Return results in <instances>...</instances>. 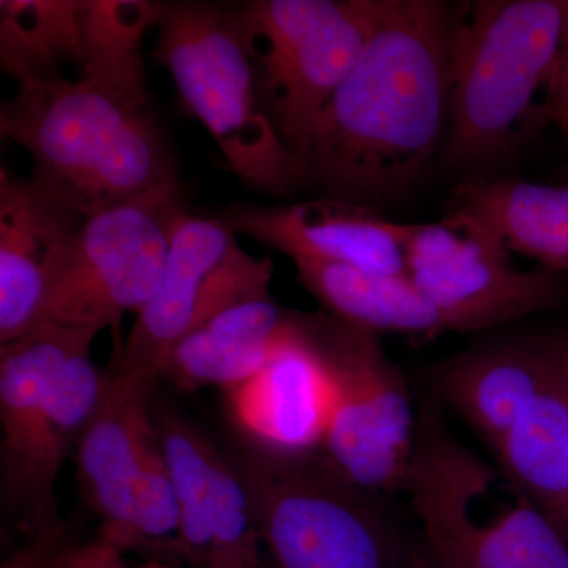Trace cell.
I'll list each match as a JSON object with an SVG mask.
<instances>
[{"label":"cell","instance_id":"obj_10","mask_svg":"<svg viewBox=\"0 0 568 568\" xmlns=\"http://www.w3.org/2000/svg\"><path fill=\"white\" fill-rule=\"evenodd\" d=\"M185 212L178 179L85 219L52 264L41 324L102 332L138 315L162 283Z\"/></svg>","mask_w":568,"mask_h":568},{"label":"cell","instance_id":"obj_11","mask_svg":"<svg viewBox=\"0 0 568 568\" xmlns=\"http://www.w3.org/2000/svg\"><path fill=\"white\" fill-rule=\"evenodd\" d=\"M272 276L271 257L245 252L223 219L183 213L162 283L119 353L108 398L149 399L175 346L227 306L271 293Z\"/></svg>","mask_w":568,"mask_h":568},{"label":"cell","instance_id":"obj_17","mask_svg":"<svg viewBox=\"0 0 568 568\" xmlns=\"http://www.w3.org/2000/svg\"><path fill=\"white\" fill-rule=\"evenodd\" d=\"M148 403L104 395L77 448L82 495L102 519L100 538L122 552L132 548L134 493L149 450L160 440Z\"/></svg>","mask_w":568,"mask_h":568},{"label":"cell","instance_id":"obj_28","mask_svg":"<svg viewBox=\"0 0 568 568\" xmlns=\"http://www.w3.org/2000/svg\"><path fill=\"white\" fill-rule=\"evenodd\" d=\"M406 568H444L439 560L433 556V552L426 548L424 540L414 541L410 549L409 559H407Z\"/></svg>","mask_w":568,"mask_h":568},{"label":"cell","instance_id":"obj_22","mask_svg":"<svg viewBox=\"0 0 568 568\" xmlns=\"http://www.w3.org/2000/svg\"><path fill=\"white\" fill-rule=\"evenodd\" d=\"M88 0H2L0 69L17 84L78 78L89 65Z\"/></svg>","mask_w":568,"mask_h":568},{"label":"cell","instance_id":"obj_14","mask_svg":"<svg viewBox=\"0 0 568 568\" xmlns=\"http://www.w3.org/2000/svg\"><path fill=\"white\" fill-rule=\"evenodd\" d=\"M227 395L234 424L254 446L284 454L323 447L332 413L331 379L291 310L267 364Z\"/></svg>","mask_w":568,"mask_h":568},{"label":"cell","instance_id":"obj_15","mask_svg":"<svg viewBox=\"0 0 568 568\" xmlns=\"http://www.w3.org/2000/svg\"><path fill=\"white\" fill-rule=\"evenodd\" d=\"M84 216L31 178L0 170V346L41 324L52 264Z\"/></svg>","mask_w":568,"mask_h":568},{"label":"cell","instance_id":"obj_5","mask_svg":"<svg viewBox=\"0 0 568 568\" xmlns=\"http://www.w3.org/2000/svg\"><path fill=\"white\" fill-rule=\"evenodd\" d=\"M156 63L173 78L182 108L212 134L235 178L254 192L287 197L312 185L261 104L241 6L162 2Z\"/></svg>","mask_w":568,"mask_h":568},{"label":"cell","instance_id":"obj_24","mask_svg":"<svg viewBox=\"0 0 568 568\" xmlns=\"http://www.w3.org/2000/svg\"><path fill=\"white\" fill-rule=\"evenodd\" d=\"M209 568H261V536L252 500L233 459L220 454L211 499Z\"/></svg>","mask_w":568,"mask_h":568},{"label":"cell","instance_id":"obj_29","mask_svg":"<svg viewBox=\"0 0 568 568\" xmlns=\"http://www.w3.org/2000/svg\"><path fill=\"white\" fill-rule=\"evenodd\" d=\"M558 362L564 387L568 394V328L558 331Z\"/></svg>","mask_w":568,"mask_h":568},{"label":"cell","instance_id":"obj_13","mask_svg":"<svg viewBox=\"0 0 568 568\" xmlns=\"http://www.w3.org/2000/svg\"><path fill=\"white\" fill-rule=\"evenodd\" d=\"M235 234L293 260L347 265L379 275H406L409 223L376 207L323 196L298 203H237L223 215Z\"/></svg>","mask_w":568,"mask_h":568},{"label":"cell","instance_id":"obj_26","mask_svg":"<svg viewBox=\"0 0 568 568\" xmlns=\"http://www.w3.org/2000/svg\"><path fill=\"white\" fill-rule=\"evenodd\" d=\"M51 568H133L121 549L99 538L82 545H67Z\"/></svg>","mask_w":568,"mask_h":568},{"label":"cell","instance_id":"obj_16","mask_svg":"<svg viewBox=\"0 0 568 568\" xmlns=\"http://www.w3.org/2000/svg\"><path fill=\"white\" fill-rule=\"evenodd\" d=\"M549 372V332L496 339L452 355L429 379L437 398L493 452L537 402Z\"/></svg>","mask_w":568,"mask_h":568},{"label":"cell","instance_id":"obj_3","mask_svg":"<svg viewBox=\"0 0 568 568\" xmlns=\"http://www.w3.org/2000/svg\"><path fill=\"white\" fill-rule=\"evenodd\" d=\"M566 0H477L452 7L450 115L439 159L470 171L514 156L547 125Z\"/></svg>","mask_w":568,"mask_h":568},{"label":"cell","instance_id":"obj_19","mask_svg":"<svg viewBox=\"0 0 568 568\" xmlns=\"http://www.w3.org/2000/svg\"><path fill=\"white\" fill-rule=\"evenodd\" d=\"M286 313L271 293L227 306L175 346L163 376L182 390L241 386L267 364Z\"/></svg>","mask_w":568,"mask_h":568},{"label":"cell","instance_id":"obj_6","mask_svg":"<svg viewBox=\"0 0 568 568\" xmlns=\"http://www.w3.org/2000/svg\"><path fill=\"white\" fill-rule=\"evenodd\" d=\"M403 493L444 568H568L566 538L499 466L452 436L435 409L418 416Z\"/></svg>","mask_w":568,"mask_h":568},{"label":"cell","instance_id":"obj_23","mask_svg":"<svg viewBox=\"0 0 568 568\" xmlns=\"http://www.w3.org/2000/svg\"><path fill=\"white\" fill-rule=\"evenodd\" d=\"M179 506V549L207 558L212 545L211 499L220 452L194 426L164 413L156 422Z\"/></svg>","mask_w":568,"mask_h":568},{"label":"cell","instance_id":"obj_12","mask_svg":"<svg viewBox=\"0 0 568 568\" xmlns=\"http://www.w3.org/2000/svg\"><path fill=\"white\" fill-rule=\"evenodd\" d=\"M406 275L450 332H477L566 304V274L523 268L495 239L457 216L409 224Z\"/></svg>","mask_w":568,"mask_h":568},{"label":"cell","instance_id":"obj_1","mask_svg":"<svg viewBox=\"0 0 568 568\" xmlns=\"http://www.w3.org/2000/svg\"><path fill=\"white\" fill-rule=\"evenodd\" d=\"M452 6L379 0L365 50L317 118L305 164L324 196L398 200L443 152Z\"/></svg>","mask_w":568,"mask_h":568},{"label":"cell","instance_id":"obj_25","mask_svg":"<svg viewBox=\"0 0 568 568\" xmlns=\"http://www.w3.org/2000/svg\"><path fill=\"white\" fill-rule=\"evenodd\" d=\"M67 536L69 529L65 526L52 532L28 537L22 547L2 564V568H51L63 548L69 545Z\"/></svg>","mask_w":568,"mask_h":568},{"label":"cell","instance_id":"obj_4","mask_svg":"<svg viewBox=\"0 0 568 568\" xmlns=\"http://www.w3.org/2000/svg\"><path fill=\"white\" fill-rule=\"evenodd\" d=\"M99 334L47 323L0 346V506L26 538L65 528L59 477L110 384L92 362Z\"/></svg>","mask_w":568,"mask_h":568},{"label":"cell","instance_id":"obj_18","mask_svg":"<svg viewBox=\"0 0 568 568\" xmlns=\"http://www.w3.org/2000/svg\"><path fill=\"white\" fill-rule=\"evenodd\" d=\"M447 215L473 224L510 254L568 274V185L473 178L455 186Z\"/></svg>","mask_w":568,"mask_h":568},{"label":"cell","instance_id":"obj_30","mask_svg":"<svg viewBox=\"0 0 568 568\" xmlns=\"http://www.w3.org/2000/svg\"><path fill=\"white\" fill-rule=\"evenodd\" d=\"M133 568H173L171 566H166V564L159 562V560H149V562L142 564V566L133 567Z\"/></svg>","mask_w":568,"mask_h":568},{"label":"cell","instance_id":"obj_9","mask_svg":"<svg viewBox=\"0 0 568 568\" xmlns=\"http://www.w3.org/2000/svg\"><path fill=\"white\" fill-rule=\"evenodd\" d=\"M332 387V413L321 452L358 487L403 493L416 450L418 417L398 366L375 332L331 313L294 312Z\"/></svg>","mask_w":568,"mask_h":568},{"label":"cell","instance_id":"obj_2","mask_svg":"<svg viewBox=\"0 0 568 568\" xmlns=\"http://www.w3.org/2000/svg\"><path fill=\"white\" fill-rule=\"evenodd\" d=\"M0 134L29 153L31 181L84 219L179 179L148 97L92 78L18 84Z\"/></svg>","mask_w":568,"mask_h":568},{"label":"cell","instance_id":"obj_21","mask_svg":"<svg viewBox=\"0 0 568 568\" xmlns=\"http://www.w3.org/2000/svg\"><path fill=\"white\" fill-rule=\"evenodd\" d=\"M298 282L331 313L355 327L420 338L447 334L448 325L407 275H379L347 265L293 260Z\"/></svg>","mask_w":568,"mask_h":568},{"label":"cell","instance_id":"obj_8","mask_svg":"<svg viewBox=\"0 0 568 568\" xmlns=\"http://www.w3.org/2000/svg\"><path fill=\"white\" fill-rule=\"evenodd\" d=\"M379 0H252L241 6L265 114L305 163L325 104L372 36Z\"/></svg>","mask_w":568,"mask_h":568},{"label":"cell","instance_id":"obj_7","mask_svg":"<svg viewBox=\"0 0 568 568\" xmlns=\"http://www.w3.org/2000/svg\"><path fill=\"white\" fill-rule=\"evenodd\" d=\"M233 459L275 568H406L413 545L381 495L321 450L284 454L245 440Z\"/></svg>","mask_w":568,"mask_h":568},{"label":"cell","instance_id":"obj_20","mask_svg":"<svg viewBox=\"0 0 568 568\" xmlns=\"http://www.w3.org/2000/svg\"><path fill=\"white\" fill-rule=\"evenodd\" d=\"M497 466L532 499L568 544V394L549 332V372L537 402L496 447Z\"/></svg>","mask_w":568,"mask_h":568},{"label":"cell","instance_id":"obj_27","mask_svg":"<svg viewBox=\"0 0 568 568\" xmlns=\"http://www.w3.org/2000/svg\"><path fill=\"white\" fill-rule=\"evenodd\" d=\"M548 123L558 126L568 140V0H566V28H564L562 48L555 78L549 88L547 102Z\"/></svg>","mask_w":568,"mask_h":568}]
</instances>
